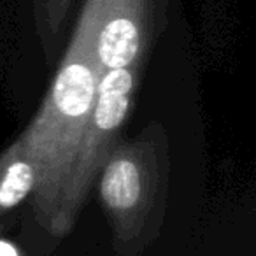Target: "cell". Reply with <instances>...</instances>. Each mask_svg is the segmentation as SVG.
Returning a JSON list of instances; mask_svg holds the SVG:
<instances>
[{"label": "cell", "instance_id": "8992f818", "mask_svg": "<svg viewBox=\"0 0 256 256\" xmlns=\"http://www.w3.org/2000/svg\"><path fill=\"white\" fill-rule=\"evenodd\" d=\"M72 6L74 0H32L34 26L48 62H53L60 51Z\"/></svg>", "mask_w": 256, "mask_h": 256}, {"label": "cell", "instance_id": "277c9868", "mask_svg": "<svg viewBox=\"0 0 256 256\" xmlns=\"http://www.w3.org/2000/svg\"><path fill=\"white\" fill-rule=\"evenodd\" d=\"M98 20L96 60L102 70L146 64L167 23L168 0H93Z\"/></svg>", "mask_w": 256, "mask_h": 256}, {"label": "cell", "instance_id": "6da1fadb", "mask_svg": "<svg viewBox=\"0 0 256 256\" xmlns=\"http://www.w3.org/2000/svg\"><path fill=\"white\" fill-rule=\"evenodd\" d=\"M96 9L84 0L54 79L20 139L36 170L34 195L62 216L72 160L95 102L102 67L96 60Z\"/></svg>", "mask_w": 256, "mask_h": 256}, {"label": "cell", "instance_id": "7a4b0ae2", "mask_svg": "<svg viewBox=\"0 0 256 256\" xmlns=\"http://www.w3.org/2000/svg\"><path fill=\"white\" fill-rule=\"evenodd\" d=\"M144 70L146 64H134L102 72L92 112L72 160L62 214L65 206H74L88 192L90 184L98 178L109 153L121 139V130L132 114Z\"/></svg>", "mask_w": 256, "mask_h": 256}, {"label": "cell", "instance_id": "3957f363", "mask_svg": "<svg viewBox=\"0 0 256 256\" xmlns=\"http://www.w3.org/2000/svg\"><path fill=\"white\" fill-rule=\"evenodd\" d=\"M170 142L165 126L151 121L132 139H120L98 174L104 206L118 218H132L165 182Z\"/></svg>", "mask_w": 256, "mask_h": 256}, {"label": "cell", "instance_id": "5b68a950", "mask_svg": "<svg viewBox=\"0 0 256 256\" xmlns=\"http://www.w3.org/2000/svg\"><path fill=\"white\" fill-rule=\"evenodd\" d=\"M36 188V170L22 139L0 151V212L18 207Z\"/></svg>", "mask_w": 256, "mask_h": 256}, {"label": "cell", "instance_id": "52a82bcc", "mask_svg": "<svg viewBox=\"0 0 256 256\" xmlns=\"http://www.w3.org/2000/svg\"><path fill=\"white\" fill-rule=\"evenodd\" d=\"M0 256H18V251L9 242L0 240Z\"/></svg>", "mask_w": 256, "mask_h": 256}]
</instances>
